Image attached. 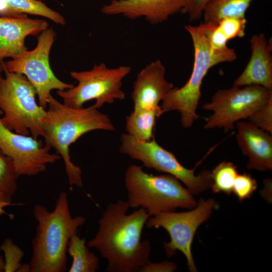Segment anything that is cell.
Listing matches in <instances>:
<instances>
[{
  "label": "cell",
  "instance_id": "12",
  "mask_svg": "<svg viewBox=\"0 0 272 272\" xmlns=\"http://www.w3.org/2000/svg\"><path fill=\"white\" fill-rule=\"evenodd\" d=\"M0 149L11 160L17 177L32 176L44 172L47 165L61 159L41 140L23 135L5 127L1 121Z\"/></svg>",
  "mask_w": 272,
  "mask_h": 272
},
{
  "label": "cell",
  "instance_id": "23",
  "mask_svg": "<svg viewBox=\"0 0 272 272\" xmlns=\"http://www.w3.org/2000/svg\"><path fill=\"white\" fill-rule=\"evenodd\" d=\"M17 179L11 160L0 149V189L11 198L17 189Z\"/></svg>",
  "mask_w": 272,
  "mask_h": 272
},
{
  "label": "cell",
  "instance_id": "6",
  "mask_svg": "<svg viewBox=\"0 0 272 272\" xmlns=\"http://www.w3.org/2000/svg\"><path fill=\"white\" fill-rule=\"evenodd\" d=\"M4 66V76L0 78L2 123L17 133L36 139L43 137L46 109L37 102L35 88L25 76L11 72Z\"/></svg>",
  "mask_w": 272,
  "mask_h": 272
},
{
  "label": "cell",
  "instance_id": "3",
  "mask_svg": "<svg viewBox=\"0 0 272 272\" xmlns=\"http://www.w3.org/2000/svg\"><path fill=\"white\" fill-rule=\"evenodd\" d=\"M33 215L37 222L29 266L31 272H63L66 269L67 245L78 234L86 219L72 217L66 192L60 193L52 212L36 205Z\"/></svg>",
  "mask_w": 272,
  "mask_h": 272
},
{
  "label": "cell",
  "instance_id": "7",
  "mask_svg": "<svg viewBox=\"0 0 272 272\" xmlns=\"http://www.w3.org/2000/svg\"><path fill=\"white\" fill-rule=\"evenodd\" d=\"M131 70L130 66L109 68L102 62L89 71H72L70 76L78 82L77 85L56 93L68 107L80 108L86 102L95 100L92 106L99 109L115 100H124L126 94L121 89L122 82Z\"/></svg>",
  "mask_w": 272,
  "mask_h": 272
},
{
  "label": "cell",
  "instance_id": "20",
  "mask_svg": "<svg viewBox=\"0 0 272 272\" xmlns=\"http://www.w3.org/2000/svg\"><path fill=\"white\" fill-rule=\"evenodd\" d=\"M253 0H210L204 8L205 23H218L228 17H245Z\"/></svg>",
  "mask_w": 272,
  "mask_h": 272
},
{
  "label": "cell",
  "instance_id": "10",
  "mask_svg": "<svg viewBox=\"0 0 272 272\" xmlns=\"http://www.w3.org/2000/svg\"><path fill=\"white\" fill-rule=\"evenodd\" d=\"M56 33L47 28L39 34L36 47L26 50L6 62L5 67L10 72L25 76L35 88L38 104L46 109L53 90H65L74 87L58 79L49 63V54L54 42Z\"/></svg>",
  "mask_w": 272,
  "mask_h": 272
},
{
  "label": "cell",
  "instance_id": "34",
  "mask_svg": "<svg viewBox=\"0 0 272 272\" xmlns=\"http://www.w3.org/2000/svg\"><path fill=\"white\" fill-rule=\"evenodd\" d=\"M117 1H121V0H117Z\"/></svg>",
  "mask_w": 272,
  "mask_h": 272
},
{
  "label": "cell",
  "instance_id": "33",
  "mask_svg": "<svg viewBox=\"0 0 272 272\" xmlns=\"http://www.w3.org/2000/svg\"><path fill=\"white\" fill-rule=\"evenodd\" d=\"M4 66L3 60H0V78L2 77V74L4 73Z\"/></svg>",
  "mask_w": 272,
  "mask_h": 272
},
{
  "label": "cell",
  "instance_id": "28",
  "mask_svg": "<svg viewBox=\"0 0 272 272\" xmlns=\"http://www.w3.org/2000/svg\"><path fill=\"white\" fill-rule=\"evenodd\" d=\"M249 122L270 134H272V99L250 115Z\"/></svg>",
  "mask_w": 272,
  "mask_h": 272
},
{
  "label": "cell",
  "instance_id": "32",
  "mask_svg": "<svg viewBox=\"0 0 272 272\" xmlns=\"http://www.w3.org/2000/svg\"><path fill=\"white\" fill-rule=\"evenodd\" d=\"M8 201L11 202V198L8 196L1 189H0V202Z\"/></svg>",
  "mask_w": 272,
  "mask_h": 272
},
{
  "label": "cell",
  "instance_id": "21",
  "mask_svg": "<svg viewBox=\"0 0 272 272\" xmlns=\"http://www.w3.org/2000/svg\"><path fill=\"white\" fill-rule=\"evenodd\" d=\"M89 248L85 238L78 234L71 238L67 251L73 261L69 272H95L100 268L98 257Z\"/></svg>",
  "mask_w": 272,
  "mask_h": 272
},
{
  "label": "cell",
  "instance_id": "22",
  "mask_svg": "<svg viewBox=\"0 0 272 272\" xmlns=\"http://www.w3.org/2000/svg\"><path fill=\"white\" fill-rule=\"evenodd\" d=\"M238 174L236 166L232 162L224 161L219 163L211 171L213 192L230 195Z\"/></svg>",
  "mask_w": 272,
  "mask_h": 272
},
{
  "label": "cell",
  "instance_id": "14",
  "mask_svg": "<svg viewBox=\"0 0 272 272\" xmlns=\"http://www.w3.org/2000/svg\"><path fill=\"white\" fill-rule=\"evenodd\" d=\"M166 69L160 59L151 62L137 75L131 94L133 109L157 108L174 86L165 78Z\"/></svg>",
  "mask_w": 272,
  "mask_h": 272
},
{
  "label": "cell",
  "instance_id": "4",
  "mask_svg": "<svg viewBox=\"0 0 272 272\" xmlns=\"http://www.w3.org/2000/svg\"><path fill=\"white\" fill-rule=\"evenodd\" d=\"M194 48V63L191 75L181 87H174L167 93L160 105L163 113L177 110L185 128L190 127L198 119L196 109L201 97V86L209 70L222 62L237 58L234 49L219 50L213 48L199 26H185Z\"/></svg>",
  "mask_w": 272,
  "mask_h": 272
},
{
  "label": "cell",
  "instance_id": "31",
  "mask_svg": "<svg viewBox=\"0 0 272 272\" xmlns=\"http://www.w3.org/2000/svg\"><path fill=\"white\" fill-rule=\"evenodd\" d=\"M17 204L13 203L11 202L8 201H3L0 202V215H7L9 216L10 218L11 217V215L8 214L5 211V208L7 207L15 205ZM4 266H5V261L3 259L0 255V271H4Z\"/></svg>",
  "mask_w": 272,
  "mask_h": 272
},
{
  "label": "cell",
  "instance_id": "17",
  "mask_svg": "<svg viewBox=\"0 0 272 272\" xmlns=\"http://www.w3.org/2000/svg\"><path fill=\"white\" fill-rule=\"evenodd\" d=\"M250 59L233 86L259 85L272 89V47L263 33L253 35L250 39Z\"/></svg>",
  "mask_w": 272,
  "mask_h": 272
},
{
  "label": "cell",
  "instance_id": "27",
  "mask_svg": "<svg viewBox=\"0 0 272 272\" xmlns=\"http://www.w3.org/2000/svg\"><path fill=\"white\" fill-rule=\"evenodd\" d=\"M212 46L217 49L226 50L228 40L219 28L218 23L202 22L198 25Z\"/></svg>",
  "mask_w": 272,
  "mask_h": 272
},
{
  "label": "cell",
  "instance_id": "1",
  "mask_svg": "<svg viewBox=\"0 0 272 272\" xmlns=\"http://www.w3.org/2000/svg\"><path fill=\"white\" fill-rule=\"evenodd\" d=\"M129 208L127 201L109 203L98 221L97 232L87 243L107 260V272H137L150 261V242L141 239L150 216L141 208L127 214Z\"/></svg>",
  "mask_w": 272,
  "mask_h": 272
},
{
  "label": "cell",
  "instance_id": "13",
  "mask_svg": "<svg viewBox=\"0 0 272 272\" xmlns=\"http://www.w3.org/2000/svg\"><path fill=\"white\" fill-rule=\"evenodd\" d=\"M188 0H111L101 8L106 15H120L131 20L145 18L151 24L167 20L181 12Z\"/></svg>",
  "mask_w": 272,
  "mask_h": 272
},
{
  "label": "cell",
  "instance_id": "35",
  "mask_svg": "<svg viewBox=\"0 0 272 272\" xmlns=\"http://www.w3.org/2000/svg\"><path fill=\"white\" fill-rule=\"evenodd\" d=\"M42 1V0H41Z\"/></svg>",
  "mask_w": 272,
  "mask_h": 272
},
{
  "label": "cell",
  "instance_id": "15",
  "mask_svg": "<svg viewBox=\"0 0 272 272\" xmlns=\"http://www.w3.org/2000/svg\"><path fill=\"white\" fill-rule=\"evenodd\" d=\"M236 140L242 154L248 157V170L272 169V137L250 122H236Z\"/></svg>",
  "mask_w": 272,
  "mask_h": 272
},
{
  "label": "cell",
  "instance_id": "26",
  "mask_svg": "<svg viewBox=\"0 0 272 272\" xmlns=\"http://www.w3.org/2000/svg\"><path fill=\"white\" fill-rule=\"evenodd\" d=\"M247 20L245 17H228L221 20L218 26L228 41L245 35Z\"/></svg>",
  "mask_w": 272,
  "mask_h": 272
},
{
  "label": "cell",
  "instance_id": "16",
  "mask_svg": "<svg viewBox=\"0 0 272 272\" xmlns=\"http://www.w3.org/2000/svg\"><path fill=\"white\" fill-rule=\"evenodd\" d=\"M46 21L31 19L27 15L18 17H0V60L14 57L27 50L25 38L36 35L47 29Z\"/></svg>",
  "mask_w": 272,
  "mask_h": 272
},
{
  "label": "cell",
  "instance_id": "11",
  "mask_svg": "<svg viewBox=\"0 0 272 272\" xmlns=\"http://www.w3.org/2000/svg\"><path fill=\"white\" fill-rule=\"evenodd\" d=\"M272 99V89L259 85H248L220 89L202 109L213 111L207 119L205 129L223 128L233 130L237 121L247 119Z\"/></svg>",
  "mask_w": 272,
  "mask_h": 272
},
{
  "label": "cell",
  "instance_id": "5",
  "mask_svg": "<svg viewBox=\"0 0 272 272\" xmlns=\"http://www.w3.org/2000/svg\"><path fill=\"white\" fill-rule=\"evenodd\" d=\"M180 181L169 174L155 175L135 164L127 169L124 177L129 208H142L150 217L177 208L192 209L197 204L193 194Z\"/></svg>",
  "mask_w": 272,
  "mask_h": 272
},
{
  "label": "cell",
  "instance_id": "8",
  "mask_svg": "<svg viewBox=\"0 0 272 272\" xmlns=\"http://www.w3.org/2000/svg\"><path fill=\"white\" fill-rule=\"evenodd\" d=\"M120 140L121 154L141 162L149 169L173 175L183 182L193 195L211 187L210 171L204 170L195 175V168L189 169L183 166L172 152L159 145L154 137L148 141H142L123 133Z\"/></svg>",
  "mask_w": 272,
  "mask_h": 272
},
{
  "label": "cell",
  "instance_id": "18",
  "mask_svg": "<svg viewBox=\"0 0 272 272\" xmlns=\"http://www.w3.org/2000/svg\"><path fill=\"white\" fill-rule=\"evenodd\" d=\"M32 15L47 18L57 24L64 25V18L50 9L41 0H0V17H18Z\"/></svg>",
  "mask_w": 272,
  "mask_h": 272
},
{
  "label": "cell",
  "instance_id": "25",
  "mask_svg": "<svg viewBox=\"0 0 272 272\" xmlns=\"http://www.w3.org/2000/svg\"><path fill=\"white\" fill-rule=\"evenodd\" d=\"M257 187V181L250 174L238 173L234 181L232 192L241 202L250 198Z\"/></svg>",
  "mask_w": 272,
  "mask_h": 272
},
{
  "label": "cell",
  "instance_id": "9",
  "mask_svg": "<svg viewBox=\"0 0 272 272\" xmlns=\"http://www.w3.org/2000/svg\"><path fill=\"white\" fill-rule=\"evenodd\" d=\"M218 203L213 198H200L191 210L183 212H162L149 217L146 226L148 228L164 229L169 234L170 240L163 242L168 257L174 255L177 251L185 256L190 271L196 272L191 252L195 233L199 226L210 218Z\"/></svg>",
  "mask_w": 272,
  "mask_h": 272
},
{
  "label": "cell",
  "instance_id": "2",
  "mask_svg": "<svg viewBox=\"0 0 272 272\" xmlns=\"http://www.w3.org/2000/svg\"><path fill=\"white\" fill-rule=\"evenodd\" d=\"M93 106L74 108L50 97L43 120L44 143L62 158L72 187L83 185L81 168L71 160L70 147L80 137L94 130H115L107 114Z\"/></svg>",
  "mask_w": 272,
  "mask_h": 272
},
{
  "label": "cell",
  "instance_id": "19",
  "mask_svg": "<svg viewBox=\"0 0 272 272\" xmlns=\"http://www.w3.org/2000/svg\"><path fill=\"white\" fill-rule=\"evenodd\" d=\"M163 113L160 106L152 109H133L126 117L127 133L142 141L151 140L156 119Z\"/></svg>",
  "mask_w": 272,
  "mask_h": 272
},
{
  "label": "cell",
  "instance_id": "29",
  "mask_svg": "<svg viewBox=\"0 0 272 272\" xmlns=\"http://www.w3.org/2000/svg\"><path fill=\"white\" fill-rule=\"evenodd\" d=\"M210 1L188 0L180 13L187 15L190 21L198 20L202 16L204 8Z\"/></svg>",
  "mask_w": 272,
  "mask_h": 272
},
{
  "label": "cell",
  "instance_id": "30",
  "mask_svg": "<svg viewBox=\"0 0 272 272\" xmlns=\"http://www.w3.org/2000/svg\"><path fill=\"white\" fill-rule=\"evenodd\" d=\"M176 264L171 261L152 262L150 261L142 267L139 272H172L177 269Z\"/></svg>",
  "mask_w": 272,
  "mask_h": 272
},
{
  "label": "cell",
  "instance_id": "24",
  "mask_svg": "<svg viewBox=\"0 0 272 272\" xmlns=\"http://www.w3.org/2000/svg\"><path fill=\"white\" fill-rule=\"evenodd\" d=\"M0 249L4 252L5 258L4 271H18L22 265L20 262L24 255L23 250L10 238L4 241Z\"/></svg>",
  "mask_w": 272,
  "mask_h": 272
}]
</instances>
